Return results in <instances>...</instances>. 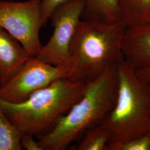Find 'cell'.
<instances>
[{
	"instance_id": "obj_1",
	"label": "cell",
	"mask_w": 150,
	"mask_h": 150,
	"mask_svg": "<svg viewBox=\"0 0 150 150\" xmlns=\"http://www.w3.org/2000/svg\"><path fill=\"white\" fill-rule=\"evenodd\" d=\"M117 87V65L87 82L80 98L58 119L53 129L38 136L42 150H66L80 139L86 130L101 123L114 105Z\"/></svg>"
},
{
	"instance_id": "obj_2",
	"label": "cell",
	"mask_w": 150,
	"mask_h": 150,
	"mask_svg": "<svg viewBox=\"0 0 150 150\" xmlns=\"http://www.w3.org/2000/svg\"><path fill=\"white\" fill-rule=\"evenodd\" d=\"M127 29L121 21L103 23L81 20L70 45L67 79L88 82L123 61L122 45Z\"/></svg>"
},
{
	"instance_id": "obj_3",
	"label": "cell",
	"mask_w": 150,
	"mask_h": 150,
	"mask_svg": "<svg viewBox=\"0 0 150 150\" xmlns=\"http://www.w3.org/2000/svg\"><path fill=\"white\" fill-rule=\"evenodd\" d=\"M86 85L87 82L61 79L23 102L12 103L0 99V108L22 134L39 136L54 128L58 119L83 95Z\"/></svg>"
},
{
	"instance_id": "obj_4",
	"label": "cell",
	"mask_w": 150,
	"mask_h": 150,
	"mask_svg": "<svg viewBox=\"0 0 150 150\" xmlns=\"http://www.w3.org/2000/svg\"><path fill=\"white\" fill-rule=\"evenodd\" d=\"M118 87L112 110L101 122L109 131L108 150L150 131V87L125 60L117 64Z\"/></svg>"
},
{
	"instance_id": "obj_5",
	"label": "cell",
	"mask_w": 150,
	"mask_h": 150,
	"mask_svg": "<svg viewBox=\"0 0 150 150\" xmlns=\"http://www.w3.org/2000/svg\"><path fill=\"white\" fill-rule=\"evenodd\" d=\"M41 3L0 1V27L17 39L31 57H36L42 47L39 35L43 26Z\"/></svg>"
},
{
	"instance_id": "obj_6",
	"label": "cell",
	"mask_w": 150,
	"mask_h": 150,
	"mask_svg": "<svg viewBox=\"0 0 150 150\" xmlns=\"http://www.w3.org/2000/svg\"><path fill=\"white\" fill-rule=\"evenodd\" d=\"M85 0H73L59 6L50 17L52 35L36 57L43 62L70 69V45L81 19Z\"/></svg>"
},
{
	"instance_id": "obj_7",
	"label": "cell",
	"mask_w": 150,
	"mask_h": 150,
	"mask_svg": "<svg viewBox=\"0 0 150 150\" xmlns=\"http://www.w3.org/2000/svg\"><path fill=\"white\" fill-rule=\"evenodd\" d=\"M69 75L68 68L30 57L15 75L0 86V99L12 103L23 102L36 91Z\"/></svg>"
},
{
	"instance_id": "obj_8",
	"label": "cell",
	"mask_w": 150,
	"mask_h": 150,
	"mask_svg": "<svg viewBox=\"0 0 150 150\" xmlns=\"http://www.w3.org/2000/svg\"><path fill=\"white\" fill-rule=\"evenodd\" d=\"M122 51L125 61L134 70L150 67V23L127 28Z\"/></svg>"
},
{
	"instance_id": "obj_9",
	"label": "cell",
	"mask_w": 150,
	"mask_h": 150,
	"mask_svg": "<svg viewBox=\"0 0 150 150\" xmlns=\"http://www.w3.org/2000/svg\"><path fill=\"white\" fill-rule=\"evenodd\" d=\"M30 57L17 39L0 27V86L15 75Z\"/></svg>"
},
{
	"instance_id": "obj_10",
	"label": "cell",
	"mask_w": 150,
	"mask_h": 150,
	"mask_svg": "<svg viewBox=\"0 0 150 150\" xmlns=\"http://www.w3.org/2000/svg\"><path fill=\"white\" fill-rule=\"evenodd\" d=\"M81 19L103 23L120 21L119 0H85Z\"/></svg>"
},
{
	"instance_id": "obj_11",
	"label": "cell",
	"mask_w": 150,
	"mask_h": 150,
	"mask_svg": "<svg viewBox=\"0 0 150 150\" xmlns=\"http://www.w3.org/2000/svg\"><path fill=\"white\" fill-rule=\"evenodd\" d=\"M120 21L127 28L150 23V0H119Z\"/></svg>"
},
{
	"instance_id": "obj_12",
	"label": "cell",
	"mask_w": 150,
	"mask_h": 150,
	"mask_svg": "<svg viewBox=\"0 0 150 150\" xmlns=\"http://www.w3.org/2000/svg\"><path fill=\"white\" fill-rule=\"evenodd\" d=\"M111 139L108 129L100 123L86 130L75 150H108Z\"/></svg>"
},
{
	"instance_id": "obj_13",
	"label": "cell",
	"mask_w": 150,
	"mask_h": 150,
	"mask_svg": "<svg viewBox=\"0 0 150 150\" xmlns=\"http://www.w3.org/2000/svg\"><path fill=\"white\" fill-rule=\"evenodd\" d=\"M21 132L0 108V150H21Z\"/></svg>"
},
{
	"instance_id": "obj_14",
	"label": "cell",
	"mask_w": 150,
	"mask_h": 150,
	"mask_svg": "<svg viewBox=\"0 0 150 150\" xmlns=\"http://www.w3.org/2000/svg\"><path fill=\"white\" fill-rule=\"evenodd\" d=\"M112 150H150V131L114 147Z\"/></svg>"
},
{
	"instance_id": "obj_15",
	"label": "cell",
	"mask_w": 150,
	"mask_h": 150,
	"mask_svg": "<svg viewBox=\"0 0 150 150\" xmlns=\"http://www.w3.org/2000/svg\"><path fill=\"white\" fill-rule=\"evenodd\" d=\"M73 0H41V8L43 26L58 7Z\"/></svg>"
},
{
	"instance_id": "obj_16",
	"label": "cell",
	"mask_w": 150,
	"mask_h": 150,
	"mask_svg": "<svg viewBox=\"0 0 150 150\" xmlns=\"http://www.w3.org/2000/svg\"><path fill=\"white\" fill-rule=\"evenodd\" d=\"M22 149L27 150H42L40 145L33 139V135L28 134H22L21 139Z\"/></svg>"
},
{
	"instance_id": "obj_17",
	"label": "cell",
	"mask_w": 150,
	"mask_h": 150,
	"mask_svg": "<svg viewBox=\"0 0 150 150\" xmlns=\"http://www.w3.org/2000/svg\"><path fill=\"white\" fill-rule=\"evenodd\" d=\"M139 78L150 87V67L136 70Z\"/></svg>"
}]
</instances>
